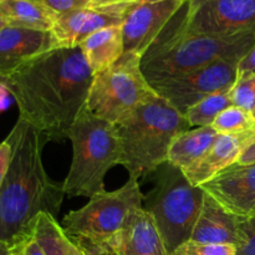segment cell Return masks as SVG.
I'll list each match as a JSON object with an SVG mask.
<instances>
[{
	"label": "cell",
	"instance_id": "cell-1",
	"mask_svg": "<svg viewBox=\"0 0 255 255\" xmlns=\"http://www.w3.org/2000/svg\"><path fill=\"white\" fill-rule=\"evenodd\" d=\"M94 74L80 47H55L0 77L19 109V119L50 141H64L86 106Z\"/></svg>",
	"mask_w": 255,
	"mask_h": 255
},
{
	"label": "cell",
	"instance_id": "cell-2",
	"mask_svg": "<svg viewBox=\"0 0 255 255\" xmlns=\"http://www.w3.org/2000/svg\"><path fill=\"white\" fill-rule=\"evenodd\" d=\"M6 138L12 158L0 187V242L10 244L31 231L42 212L57 218L65 191L45 171L42 151L50 139L42 132L19 119Z\"/></svg>",
	"mask_w": 255,
	"mask_h": 255
},
{
	"label": "cell",
	"instance_id": "cell-3",
	"mask_svg": "<svg viewBox=\"0 0 255 255\" xmlns=\"http://www.w3.org/2000/svg\"><path fill=\"white\" fill-rule=\"evenodd\" d=\"M116 126L122 146L121 166L137 181L166 163L173 139L191 128L186 116L157 94Z\"/></svg>",
	"mask_w": 255,
	"mask_h": 255
},
{
	"label": "cell",
	"instance_id": "cell-4",
	"mask_svg": "<svg viewBox=\"0 0 255 255\" xmlns=\"http://www.w3.org/2000/svg\"><path fill=\"white\" fill-rule=\"evenodd\" d=\"M255 44V32L237 35L187 34L174 30L158 37L141 56L149 84L181 76L218 60L241 61Z\"/></svg>",
	"mask_w": 255,
	"mask_h": 255
},
{
	"label": "cell",
	"instance_id": "cell-5",
	"mask_svg": "<svg viewBox=\"0 0 255 255\" xmlns=\"http://www.w3.org/2000/svg\"><path fill=\"white\" fill-rule=\"evenodd\" d=\"M67 138L72 144V161L62 182L69 197H89L105 189V177L121 164L122 146L116 125L92 114L85 106L77 115Z\"/></svg>",
	"mask_w": 255,
	"mask_h": 255
},
{
	"label": "cell",
	"instance_id": "cell-6",
	"mask_svg": "<svg viewBox=\"0 0 255 255\" xmlns=\"http://www.w3.org/2000/svg\"><path fill=\"white\" fill-rule=\"evenodd\" d=\"M154 186L147 194L146 211L152 216L169 254L191 239L204 201V191L189 183L186 174L169 162L158 167Z\"/></svg>",
	"mask_w": 255,
	"mask_h": 255
},
{
	"label": "cell",
	"instance_id": "cell-7",
	"mask_svg": "<svg viewBox=\"0 0 255 255\" xmlns=\"http://www.w3.org/2000/svg\"><path fill=\"white\" fill-rule=\"evenodd\" d=\"M143 198L138 181L128 178L121 188L95 194L82 208L69 212L62 219V229L69 238L81 243L94 255H104L129 212L142 207Z\"/></svg>",
	"mask_w": 255,
	"mask_h": 255
},
{
	"label": "cell",
	"instance_id": "cell-8",
	"mask_svg": "<svg viewBox=\"0 0 255 255\" xmlns=\"http://www.w3.org/2000/svg\"><path fill=\"white\" fill-rule=\"evenodd\" d=\"M156 92L141 69V56L124 54L105 71L94 76L86 106L114 125L124 122Z\"/></svg>",
	"mask_w": 255,
	"mask_h": 255
},
{
	"label": "cell",
	"instance_id": "cell-9",
	"mask_svg": "<svg viewBox=\"0 0 255 255\" xmlns=\"http://www.w3.org/2000/svg\"><path fill=\"white\" fill-rule=\"evenodd\" d=\"M238 61L218 60L198 70L151 84L158 96L182 115L214 94L231 91L238 80Z\"/></svg>",
	"mask_w": 255,
	"mask_h": 255
},
{
	"label": "cell",
	"instance_id": "cell-10",
	"mask_svg": "<svg viewBox=\"0 0 255 255\" xmlns=\"http://www.w3.org/2000/svg\"><path fill=\"white\" fill-rule=\"evenodd\" d=\"M176 30L187 34L255 32V0H188Z\"/></svg>",
	"mask_w": 255,
	"mask_h": 255
},
{
	"label": "cell",
	"instance_id": "cell-11",
	"mask_svg": "<svg viewBox=\"0 0 255 255\" xmlns=\"http://www.w3.org/2000/svg\"><path fill=\"white\" fill-rule=\"evenodd\" d=\"M188 0H132L122 22L124 54L142 56Z\"/></svg>",
	"mask_w": 255,
	"mask_h": 255
},
{
	"label": "cell",
	"instance_id": "cell-12",
	"mask_svg": "<svg viewBox=\"0 0 255 255\" xmlns=\"http://www.w3.org/2000/svg\"><path fill=\"white\" fill-rule=\"evenodd\" d=\"M199 187L239 219L255 217V163L232 164Z\"/></svg>",
	"mask_w": 255,
	"mask_h": 255
},
{
	"label": "cell",
	"instance_id": "cell-13",
	"mask_svg": "<svg viewBox=\"0 0 255 255\" xmlns=\"http://www.w3.org/2000/svg\"><path fill=\"white\" fill-rule=\"evenodd\" d=\"M131 1L90 6L56 15L51 31L56 39L57 47H79L94 32L105 27L122 25Z\"/></svg>",
	"mask_w": 255,
	"mask_h": 255
},
{
	"label": "cell",
	"instance_id": "cell-14",
	"mask_svg": "<svg viewBox=\"0 0 255 255\" xmlns=\"http://www.w3.org/2000/svg\"><path fill=\"white\" fill-rule=\"evenodd\" d=\"M104 255H171L151 214L132 209L121 231L109 242Z\"/></svg>",
	"mask_w": 255,
	"mask_h": 255
},
{
	"label": "cell",
	"instance_id": "cell-15",
	"mask_svg": "<svg viewBox=\"0 0 255 255\" xmlns=\"http://www.w3.org/2000/svg\"><path fill=\"white\" fill-rule=\"evenodd\" d=\"M57 47L52 31L6 25L0 30V77Z\"/></svg>",
	"mask_w": 255,
	"mask_h": 255
},
{
	"label": "cell",
	"instance_id": "cell-16",
	"mask_svg": "<svg viewBox=\"0 0 255 255\" xmlns=\"http://www.w3.org/2000/svg\"><path fill=\"white\" fill-rule=\"evenodd\" d=\"M255 141V129L239 133H219L208 153L188 171L183 172L189 183L201 186L219 172L237 163L246 148Z\"/></svg>",
	"mask_w": 255,
	"mask_h": 255
},
{
	"label": "cell",
	"instance_id": "cell-17",
	"mask_svg": "<svg viewBox=\"0 0 255 255\" xmlns=\"http://www.w3.org/2000/svg\"><path fill=\"white\" fill-rule=\"evenodd\" d=\"M241 219L224 211L213 198L204 194L203 206L189 241L203 244L237 246Z\"/></svg>",
	"mask_w": 255,
	"mask_h": 255
},
{
	"label": "cell",
	"instance_id": "cell-18",
	"mask_svg": "<svg viewBox=\"0 0 255 255\" xmlns=\"http://www.w3.org/2000/svg\"><path fill=\"white\" fill-rule=\"evenodd\" d=\"M94 76L116 64L124 55L121 25L94 32L79 45Z\"/></svg>",
	"mask_w": 255,
	"mask_h": 255
},
{
	"label": "cell",
	"instance_id": "cell-19",
	"mask_svg": "<svg viewBox=\"0 0 255 255\" xmlns=\"http://www.w3.org/2000/svg\"><path fill=\"white\" fill-rule=\"evenodd\" d=\"M218 134L212 126L196 127L182 132L172 142L167 162L182 172L188 171L208 153Z\"/></svg>",
	"mask_w": 255,
	"mask_h": 255
},
{
	"label": "cell",
	"instance_id": "cell-20",
	"mask_svg": "<svg viewBox=\"0 0 255 255\" xmlns=\"http://www.w3.org/2000/svg\"><path fill=\"white\" fill-rule=\"evenodd\" d=\"M0 15L7 25L51 31L55 15L37 0H6L0 2Z\"/></svg>",
	"mask_w": 255,
	"mask_h": 255
},
{
	"label": "cell",
	"instance_id": "cell-21",
	"mask_svg": "<svg viewBox=\"0 0 255 255\" xmlns=\"http://www.w3.org/2000/svg\"><path fill=\"white\" fill-rule=\"evenodd\" d=\"M32 233L45 255H67V236L51 214L40 213L32 224Z\"/></svg>",
	"mask_w": 255,
	"mask_h": 255
},
{
	"label": "cell",
	"instance_id": "cell-22",
	"mask_svg": "<svg viewBox=\"0 0 255 255\" xmlns=\"http://www.w3.org/2000/svg\"><path fill=\"white\" fill-rule=\"evenodd\" d=\"M231 106H233V102L229 91L218 92L194 105L184 116L191 127H208L212 126L219 114Z\"/></svg>",
	"mask_w": 255,
	"mask_h": 255
},
{
	"label": "cell",
	"instance_id": "cell-23",
	"mask_svg": "<svg viewBox=\"0 0 255 255\" xmlns=\"http://www.w3.org/2000/svg\"><path fill=\"white\" fill-rule=\"evenodd\" d=\"M212 127L218 133H239L255 129V120L249 112L231 106L218 115Z\"/></svg>",
	"mask_w": 255,
	"mask_h": 255
},
{
	"label": "cell",
	"instance_id": "cell-24",
	"mask_svg": "<svg viewBox=\"0 0 255 255\" xmlns=\"http://www.w3.org/2000/svg\"><path fill=\"white\" fill-rule=\"evenodd\" d=\"M229 95L233 106L252 114L255 110V74L237 80Z\"/></svg>",
	"mask_w": 255,
	"mask_h": 255
},
{
	"label": "cell",
	"instance_id": "cell-25",
	"mask_svg": "<svg viewBox=\"0 0 255 255\" xmlns=\"http://www.w3.org/2000/svg\"><path fill=\"white\" fill-rule=\"evenodd\" d=\"M171 255H236V246L203 244L187 241Z\"/></svg>",
	"mask_w": 255,
	"mask_h": 255
},
{
	"label": "cell",
	"instance_id": "cell-26",
	"mask_svg": "<svg viewBox=\"0 0 255 255\" xmlns=\"http://www.w3.org/2000/svg\"><path fill=\"white\" fill-rule=\"evenodd\" d=\"M236 255H255V217L239 221Z\"/></svg>",
	"mask_w": 255,
	"mask_h": 255
},
{
	"label": "cell",
	"instance_id": "cell-27",
	"mask_svg": "<svg viewBox=\"0 0 255 255\" xmlns=\"http://www.w3.org/2000/svg\"><path fill=\"white\" fill-rule=\"evenodd\" d=\"M9 255H45L44 251L35 239L32 229L7 244Z\"/></svg>",
	"mask_w": 255,
	"mask_h": 255
},
{
	"label": "cell",
	"instance_id": "cell-28",
	"mask_svg": "<svg viewBox=\"0 0 255 255\" xmlns=\"http://www.w3.org/2000/svg\"><path fill=\"white\" fill-rule=\"evenodd\" d=\"M37 1L41 2L55 16L65 14V12L90 7L94 4V0H37Z\"/></svg>",
	"mask_w": 255,
	"mask_h": 255
},
{
	"label": "cell",
	"instance_id": "cell-29",
	"mask_svg": "<svg viewBox=\"0 0 255 255\" xmlns=\"http://www.w3.org/2000/svg\"><path fill=\"white\" fill-rule=\"evenodd\" d=\"M12 158V148L9 139L5 138L4 141L0 142V187L9 172L10 164H11Z\"/></svg>",
	"mask_w": 255,
	"mask_h": 255
},
{
	"label": "cell",
	"instance_id": "cell-30",
	"mask_svg": "<svg viewBox=\"0 0 255 255\" xmlns=\"http://www.w3.org/2000/svg\"><path fill=\"white\" fill-rule=\"evenodd\" d=\"M255 74V44L238 64V79Z\"/></svg>",
	"mask_w": 255,
	"mask_h": 255
},
{
	"label": "cell",
	"instance_id": "cell-31",
	"mask_svg": "<svg viewBox=\"0 0 255 255\" xmlns=\"http://www.w3.org/2000/svg\"><path fill=\"white\" fill-rule=\"evenodd\" d=\"M66 249L67 255H94L86 247H84L81 243H79V242L72 241L69 237H67Z\"/></svg>",
	"mask_w": 255,
	"mask_h": 255
},
{
	"label": "cell",
	"instance_id": "cell-32",
	"mask_svg": "<svg viewBox=\"0 0 255 255\" xmlns=\"http://www.w3.org/2000/svg\"><path fill=\"white\" fill-rule=\"evenodd\" d=\"M239 164H252L255 163V141L251 146H248L246 148V151L242 153V156L239 157L238 162Z\"/></svg>",
	"mask_w": 255,
	"mask_h": 255
},
{
	"label": "cell",
	"instance_id": "cell-33",
	"mask_svg": "<svg viewBox=\"0 0 255 255\" xmlns=\"http://www.w3.org/2000/svg\"><path fill=\"white\" fill-rule=\"evenodd\" d=\"M10 97H12L10 95V92L5 89L2 85H0V112L4 111L10 104Z\"/></svg>",
	"mask_w": 255,
	"mask_h": 255
},
{
	"label": "cell",
	"instance_id": "cell-34",
	"mask_svg": "<svg viewBox=\"0 0 255 255\" xmlns=\"http://www.w3.org/2000/svg\"><path fill=\"white\" fill-rule=\"evenodd\" d=\"M122 1H128V0H94V4H92V6L116 4V2H122Z\"/></svg>",
	"mask_w": 255,
	"mask_h": 255
},
{
	"label": "cell",
	"instance_id": "cell-35",
	"mask_svg": "<svg viewBox=\"0 0 255 255\" xmlns=\"http://www.w3.org/2000/svg\"><path fill=\"white\" fill-rule=\"evenodd\" d=\"M0 255H9V251H7V244L0 242Z\"/></svg>",
	"mask_w": 255,
	"mask_h": 255
},
{
	"label": "cell",
	"instance_id": "cell-36",
	"mask_svg": "<svg viewBox=\"0 0 255 255\" xmlns=\"http://www.w3.org/2000/svg\"><path fill=\"white\" fill-rule=\"evenodd\" d=\"M6 25H7V22L5 21L4 17H2L1 15H0V30H1L4 26H6Z\"/></svg>",
	"mask_w": 255,
	"mask_h": 255
},
{
	"label": "cell",
	"instance_id": "cell-37",
	"mask_svg": "<svg viewBox=\"0 0 255 255\" xmlns=\"http://www.w3.org/2000/svg\"><path fill=\"white\" fill-rule=\"evenodd\" d=\"M252 116H253V117H254V120H255V110H254L253 112H252Z\"/></svg>",
	"mask_w": 255,
	"mask_h": 255
},
{
	"label": "cell",
	"instance_id": "cell-38",
	"mask_svg": "<svg viewBox=\"0 0 255 255\" xmlns=\"http://www.w3.org/2000/svg\"><path fill=\"white\" fill-rule=\"evenodd\" d=\"M1 1H6V0H0V2H1Z\"/></svg>",
	"mask_w": 255,
	"mask_h": 255
}]
</instances>
